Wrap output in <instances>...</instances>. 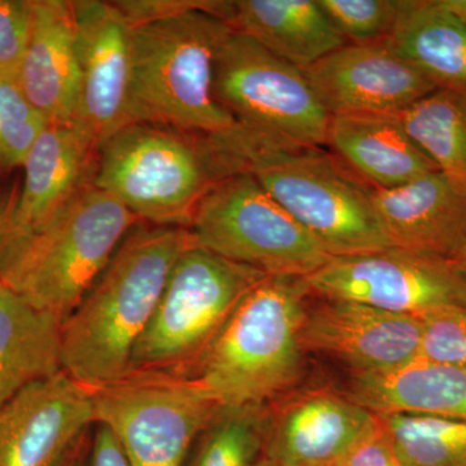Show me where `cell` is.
Segmentation results:
<instances>
[{
	"mask_svg": "<svg viewBox=\"0 0 466 466\" xmlns=\"http://www.w3.org/2000/svg\"><path fill=\"white\" fill-rule=\"evenodd\" d=\"M189 228L131 229L78 308L61 324V370L90 390L130 375L135 346L155 315Z\"/></svg>",
	"mask_w": 466,
	"mask_h": 466,
	"instance_id": "cell-1",
	"label": "cell"
},
{
	"mask_svg": "<svg viewBox=\"0 0 466 466\" xmlns=\"http://www.w3.org/2000/svg\"><path fill=\"white\" fill-rule=\"evenodd\" d=\"M226 177L249 174L329 257L392 248L370 188L321 147L283 144L236 125L208 135Z\"/></svg>",
	"mask_w": 466,
	"mask_h": 466,
	"instance_id": "cell-2",
	"label": "cell"
},
{
	"mask_svg": "<svg viewBox=\"0 0 466 466\" xmlns=\"http://www.w3.org/2000/svg\"><path fill=\"white\" fill-rule=\"evenodd\" d=\"M309 290L305 278L268 275L220 328L189 377L220 410L262 406L299 379Z\"/></svg>",
	"mask_w": 466,
	"mask_h": 466,
	"instance_id": "cell-3",
	"label": "cell"
},
{
	"mask_svg": "<svg viewBox=\"0 0 466 466\" xmlns=\"http://www.w3.org/2000/svg\"><path fill=\"white\" fill-rule=\"evenodd\" d=\"M223 18L189 11L133 27L128 119L214 135L238 125L214 95V66L232 32Z\"/></svg>",
	"mask_w": 466,
	"mask_h": 466,
	"instance_id": "cell-4",
	"label": "cell"
},
{
	"mask_svg": "<svg viewBox=\"0 0 466 466\" xmlns=\"http://www.w3.org/2000/svg\"><path fill=\"white\" fill-rule=\"evenodd\" d=\"M139 222L88 183L47 226L15 248L0 283L63 324Z\"/></svg>",
	"mask_w": 466,
	"mask_h": 466,
	"instance_id": "cell-5",
	"label": "cell"
},
{
	"mask_svg": "<svg viewBox=\"0 0 466 466\" xmlns=\"http://www.w3.org/2000/svg\"><path fill=\"white\" fill-rule=\"evenodd\" d=\"M92 184L142 222L189 228L198 202L225 177L208 135L128 124L95 158Z\"/></svg>",
	"mask_w": 466,
	"mask_h": 466,
	"instance_id": "cell-6",
	"label": "cell"
},
{
	"mask_svg": "<svg viewBox=\"0 0 466 466\" xmlns=\"http://www.w3.org/2000/svg\"><path fill=\"white\" fill-rule=\"evenodd\" d=\"M266 274L193 244L175 263L155 315L135 346L130 375L192 363Z\"/></svg>",
	"mask_w": 466,
	"mask_h": 466,
	"instance_id": "cell-7",
	"label": "cell"
},
{
	"mask_svg": "<svg viewBox=\"0 0 466 466\" xmlns=\"http://www.w3.org/2000/svg\"><path fill=\"white\" fill-rule=\"evenodd\" d=\"M193 240L266 275L308 278L329 260L323 248L249 174L218 180L198 202Z\"/></svg>",
	"mask_w": 466,
	"mask_h": 466,
	"instance_id": "cell-8",
	"label": "cell"
},
{
	"mask_svg": "<svg viewBox=\"0 0 466 466\" xmlns=\"http://www.w3.org/2000/svg\"><path fill=\"white\" fill-rule=\"evenodd\" d=\"M214 95L253 133L294 146L327 143L330 116L303 70L236 30L218 51Z\"/></svg>",
	"mask_w": 466,
	"mask_h": 466,
	"instance_id": "cell-9",
	"label": "cell"
},
{
	"mask_svg": "<svg viewBox=\"0 0 466 466\" xmlns=\"http://www.w3.org/2000/svg\"><path fill=\"white\" fill-rule=\"evenodd\" d=\"M219 410L189 377L139 373L94 390L95 422L115 434L130 466H183Z\"/></svg>",
	"mask_w": 466,
	"mask_h": 466,
	"instance_id": "cell-10",
	"label": "cell"
},
{
	"mask_svg": "<svg viewBox=\"0 0 466 466\" xmlns=\"http://www.w3.org/2000/svg\"><path fill=\"white\" fill-rule=\"evenodd\" d=\"M305 281L309 294L320 299L398 314L466 309V276L452 260L398 248L330 257Z\"/></svg>",
	"mask_w": 466,
	"mask_h": 466,
	"instance_id": "cell-11",
	"label": "cell"
},
{
	"mask_svg": "<svg viewBox=\"0 0 466 466\" xmlns=\"http://www.w3.org/2000/svg\"><path fill=\"white\" fill-rule=\"evenodd\" d=\"M79 70L75 126L96 149L130 124L133 26L115 2L73 0Z\"/></svg>",
	"mask_w": 466,
	"mask_h": 466,
	"instance_id": "cell-12",
	"label": "cell"
},
{
	"mask_svg": "<svg viewBox=\"0 0 466 466\" xmlns=\"http://www.w3.org/2000/svg\"><path fill=\"white\" fill-rule=\"evenodd\" d=\"M303 73L330 116L400 115L438 90L389 38L343 46Z\"/></svg>",
	"mask_w": 466,
	"mask_h": 466,
	"instance_id": "cell-13",
	"label": "cell"
},
{
	"mask_svg": "<svg viewBox=\"0 0 466 466\" xmlns=\"http://www.w3.org/2000/svg\"><path fill=\"white\" fill-rule=\"evenodd\" d=\"M95 421L94 391L64 370L0 406V466H63Z\"/></svg>",
	"mask_w": 466,
	"mask_h": 466,
	"instance_id": "cell-14",
	"label": "cell"
},
{
	"mask_svg": "<svg viewBox=\"0 0 466 466\" xmlns=\"http://www.w3.org/2000/svg\"><path fill=\"white\" fill-rule=\"evenodd\" d=\"M303 350L345 361L352 373H382L419 359L421 319L363 303L324 299L306 314Z\"/></svg>",
	"mask_w": 466,
	"mask_h": 466,
	"instance_id": "cell-15",
	"label": "cell"
},
{
	"mask_svg": "<svg viewBox=\"0 0 466 466\" xmlns=\"http://www.w3.org/2000/svg\"><path fill=\"white\" fill-rule=\"evenodd\" d=\"M377 422L376 413L348 395L327 389L300 392L268 420L262 458L269 466L337 464Z\"/></svg>",
	"mask_w": 466,
	"mask_h": 466,
	"instance_id": "cell-16",
	"label": "cell"
},
{
	"mask_svg": "<svg viewBox=\"0 0 466 466\" xmlns=\"http://www.w3.org/2000/svg\"><path fill=\"white\" fill-rule=\"evenodd\" d=\"M392 248L452 260L466 229V187L437 170L391 189H370Z\"/></svg>",
	"mask_w": 466,
	"mask_h": 466,
	"instance_id": "cell-17",
	"label": "cell"
},
{
	"mask_svg": "<svg viewBox=\"0 0 466 466\" xmlns=\"http://www.w3.org/2000/svg\"><path fill=\"white\" fill-rule=\"evenodd\" d=\"M97 149L75 125L50 124L24 162L14 208V251L67 207L92 182ZM11 251V253H12Z\"/></svg>",
	"mask_w": 466,
	"mask_h": 466,
	"instance_id": "cell-18",
	"label": "cell"
},
{
	"mask_svg": "<svg viewBox=\"0 0 466 466\" xmlns=\"http://www.w3.org/2000/svg\"><path fill=\"white\" fill-rule=\"evenodd\" d=\"M33 24L17 79L50 124L75 125L79 95L73 2L32 0Z\"/></svg>",
	"mask_w": 466,
	"mask_h": 466,
	"instance_id": "cell-19",
	"label": "cell"
},
{
	"mask_svg": "<svg viewBox=\"0 0 466 466\" xmlns=\"http://www.w3.org/2000/svg\"><path fill=\"white\" fill-rule=\"evenodd\" d=\"M325 146L370 189L397 188L438 170L395 115L330 116Z\"/></svg>",
	"mask_w": 466,
	"mask_h": 466,
	"instance_id": "cell-20",
	"label": "cell"
},
{
	"mask_svg": "<svg viewBox=\"0 0 466 466\" xmlns=\"http://www.w3.org/2000/svg\"><path fill=\"white\" fill-rule=\"evenodd\" d=\"M227 23L300 70L348 45L314 0H238Z\"/></svg>",
	"mask_w": 466,
	"mask_h": 466,
	"instance_id": "cell-21",
	"label": "cell"
},
{
	"mask_svg": "<svg viewBox=\"0 0 466 466\" xmlns=\"http://www.w3.org/2000/svg\"><path fill=\"white\" fill-rule=\"evenodd\" d=\"M348 397L373 413L466 422V366L417 360L382 373H352Z\"/></svg>",
	"mask_w": 466,
	"mask_h": 466,
	"instance_id": "cell-22",
	"label": "cell"
},
{
	"mask_svg": "<svg viewBox=\"0 0 466 466\" xmlns=\"http://www.w3.org/2000/svg\"><path fill=\"white\" fill-rule=\"evenodd\" d=\"M60 370V321L0 283V406Z\"/></svg>",
	"mask_w": 466,
	"mask_h": 466,
	"instance_id": "cell-23",
	"label": "cell"
},
{
	"mask_svg": "<svg viewBox=\"0 0 466 466\" xmlns=\"http://www.w3.org/2000/svg\"><path fill=\"white\" fill-rule=\"evenodd\" d=\"M389 39L438 90L466 94V23L441 0H401Z\"/></svg>",
	"mask_w": 466,
	"mask_h": 466,
	"instance_id": "cell-24",
	"label": "cell"
},
{
	"mask_svg": "<svg viewBox=\"0 0 466 466\" xmlns=\"http://www.w3.org/2000/svg\"><path fill=\"white\" fill-rule=\"evenodd\" d=\"M395 116L438 170L466 187V94L435 90Z\"/></svg>",
	"mask_w": 466,
	"mask_h": 466,
	"instance_id": "cell-25",
	"label": "cell"
},
{
	"mask_svg": "<svg viewBox=\"0 0 466 466\" xmlns=\"http://www.w3.org/2000/svg\"><path fill=\"white\" fill-rule=\"evenodd\" d=\"M403 466H466V422L376 413Z\"/></svg>",
	"mask_w": 466,
	"mask_h": 466,
	"instance_id": "cell-26",
	"label": "cell"
},
{
	"mask_svg": "<svg viewBox=\"0 0 466 466\" xmlns=\"http://www.w3.org/2000/svg\"><path fill=\"white\" fill-rule=\"evenodd\" d=\"M268 420L262 406L220 410L193 466H254L262 456Z\"/></svg>",
	"mask_w": 466,
	"mask_h": 466,
	"instance_id": "cell-27",
	"label": "cell"
},
{
	"mask_svg": "<svg viewBox=\"0 0 466 466\" xmlns=\"http://www.w3.org/2000/svg\"><path fill=\"white\" fill-rule=\"evenodd\" d=\"M48 125L27 99L17 76L0 78V168L23 167Z\"/></svg>",
	"mask_w": 466,
	"mask_h": 466,
	"instance_id": "cell-28",
	"label": "cell"
},
{
	"mask_svg": "<svg viewBox=\"0 0 466 466\" xmlns=\"http://www.w3.org/2000/svg\"><path fill=\"white\" fill-rule=\"evenodd\" d=\"M348 45L390 38L401 0H318Z\"/></svg>",
	"mask_w": 466,
	"mask_h": 466,
	"instance_id": "cell-29",
	"label": "cell"
},
{
	"mask_svg": "<svg viewBox=\"0 0 466 466\" xmlns=\"http://www.w3.org/2000/svg\"><path fill=\"white\" fill-rule=\"evenodd\" d=\"M421 319L420 360L466 366V309H441Z\"/></svg>",
	"mask_w": 466,
	"mask_h": 466,
	"instance_id": "cell-30",
	"label": "cell"
},
{
	"mask_svg": "<svg viewBox=\"0 0 466 466\" xmlns=\"http://www.w3.org/2000/svg\"><path fill=\"white\" fill-rule=\"evenodd\" d=\"M32 24V0H0V78L18 76Z\"/></svg>",
	"mask_w": 466,
	"mask_h": 466,
	"instance_id": "cell-31",
	"label": "cell"
},
{
	"mask_svg": "<svg viewBox=\"0 0 466 466\" xmlns=\"http://www.w3.org/2000/svg\"><path fill=\"white\" fill-rule=\"evenodd\" d=\"M115 3L133 27L198 9L227 21L231 7V2L216 0H119Z\"/></svg>",
	"mask_w": 466,
	"mask_h": 466,
	"instance_id": "cell-32",
	"label": "cell"
},
{
	"mask_svg": "<svg viewBox=\"0 0 466 466\" xmlns=\"http://www.w3.org/2000/svg\"><path fill=\"white\" fill-rule=\"evenodd\" d=\"M379 419V417H377ZM346 466H403L381 422L345 459Z\"/></svg>",
	"mask_w": 466,
	"mask_h": 466,
	"instance_id": "cell-33",
	"label": "cell"
},
{
	"mask_svg": "<svg viewBox=\"0 0 466 466\" xmlns=\"http://www.w3.org/2000/svg\"><path fill=\"white\" fill-rule=\"evenodd\" d=\"M90 466H130L115 434L106 426L97 424Z\"/></svg>",
	"mask_w": 466,
	"mask_h": 466,
	"instance_id": "cell-34",
	"label": "cell"
},
{
	"mask_svg": "<svg viewBox=\"0 0 466 466\" xmlns=\"http://www.w3.org/2000/svg\"><path fill=\"white\" fill-rule=\"evenodd\" d=\"M16 198L0 195V274L14 248V208Z\"/></svg>",
	"mask_w": 466,
	"mask_h": 466,
	"instance_id": "cell-35",
	"label": "cell"
},
{
	"mask_svg": "<svg viewBox=\"0 0 466 466\" xmlns=\"http://www.w3.org/2000/svg\"><path fill=\"white\" fill-rule=\"evenodd\" d=\"M444 7L466 23V0H441Z\"/></svg>",
	"mask_w": 466,
	"mask_h": 466,
	"instance_id": "cell-36",
	"label": "cell"
},
{
	"mask_svg": "<svg viewBox=\"0 0 466 466\" xmlns=\"http://www.w3.org/2000/svg\"><path fill=\"white\" fill-rule=\"evenodd\" d=\"M452 262L455 263L460 271L466 276V229L464 238H462L461 244H460L459 249L452 258Z\"/></svg>",
	"mask_w": 466,
	"mask_h": 466,
	"instance_id": "cell-37",
	"label": "cell"
},
{
	"mask_svg": "<svg viewBox=\"0 0 466 466\" xmlns=\"http://www.w3.org/2000/svg\"><path fill=\"white\" fill-rule=\"evenodd\" d=\"M76 452L73 453L72 456H70L69 459H67V461L63 466H79L78 460L76 458Z\"/></svg>",
	"mask_w": 466,
	"mask_h": 466,
	"instance_id": "cell-38",
	"label": "cell"
},
{
	"mask_svg": "<svg viewBox=\"0 0 466 466\" xmlns=\"http://www.w3.org/2000/svg\"><path fill=\"white\" fill-rule=\"evenodd\" d=\"M254 466H269V465L267 464L266 460L263 459L262 456H260V459L258 460V461L256 462V464H254Z\"/></svg>",
	"mask_w": 466,
	"mask_h": 466,
	"instance_id": "cell-39",
	"label": "cell"
},
{
	"mask_svg": "<svg viewBox=\"0 0 466 466\" xmlns=\"http://www.w3.org/2000/svg\"><path fill=\"white\" fill-rule=\"evenodd\" d=\"M329 466H346L345 460H343V461H341V462H337V464H333V465H329Z\"/></svg>",
	"mask_w": 466,
	"mask_h": 466,
	"instance_id": "cell-40",
	"label": "cell"
}]
</instances>
